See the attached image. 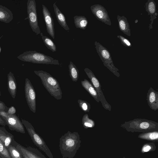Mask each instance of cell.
Instances as JSON below:
<instances>
[{"instance_id": "1", "label": "cell", "mask_w": 158, "mask_h": 158, "mask_svg": "<svg viewBox=\"0 0 158 158\" xmlns=\"http://www.w3.org/2000/svg\"><path fill=\"white\" fill-rule=\"evenodd\" d=\"M81 143L77 132L68 131L60 139L59 149L62 158H73L79 149Z\"/></svg>"}, {"instance_id": "2", "label": "cell", "mask_w": 158, "mask_h": 158, "mask_svg": "<svg viewBox=\"0 0 158 158\" xmlns=\"http://www.w3.org/2000/svg\"><path fill=\"white\" fill-rule=\"evenodd\" d=\"M34 72L40 78L43 86L52 96L57 100L61 99L62 93L56 78L43 70H35Z\"/></svg>"}, {"instance_id": "3", "label": "cell", "mask_w": 158, "mask_h": 158, "mask_svg": "<svg viewBox=\"0 0 158 158\" xmlns=\"http://www.w3.org/2000/svg\"><path fill=\"white\" fill-rule=\"evenodd\" d=\"M20 60L33 63L59 65L58 60L35 51H27L17 56Z\"/></svg>"}, {"instance_id": "4", "label": "cell", "mask_w": 158, "mask_h": 158, "mask_svg": "<svg viewBox=\"0 0 158 158\" xmlns=\"http://www.w3.org/2000/svg\"><path fill=\"white\" fill-rule=\"evenodd\" d=\"M121 126L131 131H151L158 129V123L151 120L137 118L125 122Z\"/></svg>"}, {"instance_id": "5", "label": "cell", "mask_w": 158, "mask_h": 158, "mask_svg": "<svg viewBox=\"0 0 158 158\" xmlns=\"http://www.w3.org/2000/svg\"><path fill=\"white\" fill-rule=\"evenodd\" d=\"M22 122L26 128L34 143L44 152L49 158H54L53 156L42 138L37 134L32 124L28 121L22 119Z\"/></svg>"}, {"instance_id": "6", "label": "cell", "mask_w": 158, "mask_h": 158, "mask_svg": "<svg viewBox=\"0 0 158 158\" xmlns=\"http://www.w3.org/2000/svg\"><path fill=\"white\" fill-rule=\"evenodd\" d=\"M95 48L104 65L117 77L120 76L119 70L114 65L110 53L107 49L99 42H94Z\"/></svg>"}, {"instance_id": "7", "label": "cell", "mask_w": 158, "mask_h": 158, "mask_svg": "<svg viewBox=\"0 0 158 158\" xmlns=\"http://www.w3.org/2000/svg\"><path fill=\"white\" fill-rule=\"evenodd\" d=\"M84 71L90 79L92 85L95 88L98 95L99 101L101 102L103 107L106 110L111 111V105L107 102L101 89L100 83L92 71L88 68H85Z\"/></svg>"}, {"instance_id": "8", "label": "cell", "mask_w": 158, "mask_h": 158, "mask_svg": "<svg viewBox=\"0 0 158 158\" xmlns=\"http://www.w3.org/2000/svg\"><path fill=\"white\" fill-rule=\"evenodd\" d=\"M28 19L32 31L36 35L40 34L41 31L39 26L36 6L35 0H28L27 2Z\"/></svg>"}, {"instance_id": "9", "label": "cell", "mask_w": 158, "mask_h": 158, "mask_svg": "<svg viewBox=\"0 0 158 158\" xmlns=\"http://www.w3.org/2000/svg\"><path fill=\"white\" fill-rule=\"evenodd\" d=\"M0 116L5 120L10 130L21 133H25L23 124L15 114H10L5 111H0Z\"/></svg>"}, {"instance_id": "10", "label": "cell", "mask_w": 158, "mask_h": 158, "mask_svg": "<svg viewBox=\"0 0 158 158\" xmlns=\"http://www.w3.org/2000/svg\"><path fill=\"white\" fill-rule=\"evenodd\" d=\"M24 90L28 105L30 110L35 113L36 109V94L33 86L28 78L25 79Z\"/></svg>"}, {"instance_id": "11", "label": "cell", "mask_w": 158, "mask_h": 158, "mask_svg": "<svg viewBox=\"0 0 158 158\" xmlns=\"http://www.w3.org/2000/svg\"><path fill=\"white\" fill-rule=\"evenodd\" d=\"M12 145L16 147L23 158H46L37 149L30 146L24 147L15 140Z\"/></svg>"}, {"instance_id": "12", "label": "cell", "mask_w": 158, "mask_h": 158, "mask_svg": "<svg viewBox=\"0 0 158 158\" xmlns=\"http://www.w3.org/2000/svg\"><path fill=\"white\" fill-rule=\"evenodd\" d=\"M90 8L93 14L98 20L107 25H111L109 15L104 6L96 4L91 6Z\"/></svg>"}, {"instance_id": "13", "label": "cell", "mask_w": 158, "mask_h": 158, "mask_svg": "<svg viewBox=\"0 0 158 158\" xmlns=\"http://www.w3.org/2000/svg\"><path fill=\"white\" fill-rule=\"evenodd\" d=\"M42 13L48 33L53 39H55V30L53 19L51 13L47 7L42 5Z\"/></svg>"}, {"instance_id": "14", "label": "cell", "mask_w": 158, "mask_h": 158, "mask_svg": "<svg viewBox=\"0 0 158 158\" xmlns=\"http://www.w3.org/2000/svg\"><path fill=\"white\" fill-rule=\"evenodd\" d=\"M146 100L149 107L152 110H158V92L150 87L147 94Z\"/></svg>"}, {"instance_id": "15", "label": "cell", "mask_w": 158, "mask_h": 158, "mask_svg": "<svg viewBox=\"0 0 158 158\" xmlns=\"http://www.w3.org/2000/svg\"><path fill=\"white\" fill-rule=\"evenodd\" d=\"M145 9L151 18V23L149 26L150 30L152 28L154 21L158 14L156 12V2L153 0H148L145 3Z\"/></svg>"}, {"instance_id": "16", "label": "cell", "mask_w": 158, "mask_h": 158, "mask_svg": "<svg viewBox=\"0 0 158 158\" xmlns=\"http://www.w3.org/2000/svg\"><path fill=\"white\" fill-rule=\"evenodd\" d=\"M0 139L6 148L12 145L14 141L13 135L9 132L3 127H0Z\"/></svg>"}, {"instance_id": "17", "label": "cell", "mask_w": 158, "mask_h": 158, "mask_svg": "<svg viewBox=\"0 0 158 158\" xmlns=\"http://www.w3.org/2000/svg\"><path fill=\"white\" fill-rule=\"evenodd\" d=\"M7 85L10 94L15 99L17 92V85L14 74L11 72H10L7 75Z\"/></svg>"}, {"instance_id": "18", "label": "cell", "mask_w": 158, "mask_h": 158, "mask_svg": "<svg viewBox=\"0 0 158 158\" xmlns=\"http://www.w3.org/2000/svg\"><path fill=\"white\" fill-rule=\"evenodd\" d=\"M53 6L58 23L65 30L68 31L70 30V29L67 23L64 15L56 6V2L53 3Z\"/></svg>"}, {"instance_id": "19", "label": "cell", "mask_w": 158, "mask_h": 158, "mask_svg": "<svg viewBox=\"0 0 158 158\" xmlns=\"http://www.w3.org/2000/svg\"><path fill=\"white\" fill-rule=\"evenodd\" d=\"M118 27L123 33L129 36H131V30L129 24L126 17L124 16L117 15Z\"/></svg>"}, {"instance_id": "20", "label": "cell", "mask_w": 158, "mask_h": 158, "mask_svg": "<svg viewBox=\"0 0 158 158\" xmlns=\"http://www.w3.org/2000/svg\"><path fill=\"white\" fill-rule=\"evenodd\" d=\"M13 14L8 8L0 5V21L6 23H10L13 19Z\"/></svg>"}, {"instance_id": "21", "label": "cell", "mask_w": 158, "mask_h": 158, "mask_svg": "<svg viewBox=\"0 0 158 158\" xmlns=\"http://www.w3.org/2000/svg\"><path fill=\"white\" fill-rule=\"evenodd\" d=\"M82 86L97 102L99 100L97 93L91 83L86 79L81 81Z\"/></svg>"}, {"instance_id": "22", "label": "cell", "mask_w": 158, "mask_h": 158, "mask_svg": "<svg viewBox=\"0 0 158 158\" xmlns=\"http://www.w3.org/2000/svg\"><path fill=\"white\" fill-rule=\"evenodd\" d=\"M75 25L77 28L82 30L86 29L88 24V21L84 16L75 15L73 17Z\"/></svg>"}, {"instance_id": "23", "label": "cell", "mask_w": 158, "mask_h": 158, "mask_svg": "<svg viewBox=\"0 0 158 158\" xmlns=\"http://www.w3.org/2000/svg\"><path fill=\"white\" fill-rule=\"evenodd\" d=\"M69 75L72 81L76 82L77 81L79 76V70L76 66L70 61L68 65Z\"/></svg>"}, {"instance_id": "24", "label": "cell", "mask_w": 158, "mask_h": 158, "mask_svg": "<svg viewBox=\"0 0 158 158\" xmlns=\"http://www.w3.org/2000/svg\"><path fill=\"white\" fill-rule=\"evenodd\" d=\"M40 34L44 43L47 48L52 52H56V46L52 40L49 37L44 35L41 32Z\"/></svg>"}, {"instance_id": "25", "label": "cell", "mask_w": 158, "mask_h": 158, "mask_svg": "<svg viewBox=\"0 0 158 158\" xmlns=\"http://www.w3.org/2000/svg\"><path fill=\"white\" fill-rule=\"evenodd\" d=\"M82 124L83 127L86 129L93 127L95 126L94 121L89 118L87 114H85L83 116L82 119Z\"/></svg>"}, {"instance_id": "26", "label": "cell", "mask_w": 158, "mask_h": 158, "mask_svg": "<svg viewBox=\"0 0 158 158\" xmlns=\"http://www.w3.org/2000/svg\"><path fill=\"white\" fill-rule=\"evenodd\" d=\"M7 149L11 158H23L15 146L10 145Z\"/></svg>"}, {"instance_id": "27", "label": "cell", "mask_w": 158, "mask_h": 158, "mask_svg": "<svg viewBox=\"0 0 158 158\" xmlns=\"http://www.w3.org/2000/svg\"><path fill=\"white\" fill-rule=\"evenodd\" d=\"M79 106L81 110L85 112H89L91 108L90 104L87 101L81 99L77 101Z\"/></svg>"}, {"instance_id": "28", "label": "cell", "mask_w": 158, "mask_h": 158, "mask_svg": "<svg viewBox=\"0 0 158 158\" xmlns=\"http://www.w3.org/2000/svg\"><path fill=\"white\" fill-rule=\"evenodd\" d=\"M0 158H11L7 149L0 139Z\"/></svg>"}, {"instance_id": "29", "label": "cell", "mask_w": 158, "mask_h": 158, "mask_svg": "<svg viewBox=\"0 0 158 158\" xmlns=\"http://www.w3.org/2000/svg\"><path fill=\"white\" fill-rule=\"evenodd\" d=\"M121 41L122 44L125 47H131V44L129 40L121 35H118L117 36Z\"/></svg>"}, {"instance_id": "30", "label": "cell", "mask_w": 158, "mask_h": 158, "mask_svg": "<svg viewBox=\"0 0 158 158\" xmlns=\"http://www.w3.org/2000/svg\"><path fill=\"white\" fill-rule=\"evenodd\" d=\"M158 133L157 131H154L148 133H147L143 135V137H149L151 139H154L158 138Z\"/></svg>"}, {"instance_id": "31", "label": "cell", "mask_w": 158, "mask_h": 158, "mask_svg": "<svg viewBox=\"0 0 158 158\" xmlns=\"http://www.w3.org/2000/svg\"><path fill=\"white\" fill-rule=\"evenodd\" d=\"M8 109L3 102L0 101V111L7 112Z\"/></svg>"}, {"instance_id": "32", "label": "cell", "mask_w": 158, "mask_h": 158, "mask_svg": "<svg viewBox=\"0 0 158 158\" xmlns=\"http://www.w3.org/2000/svg\"><path fill=\"white\" fill-rule=\"evenodd\" d=\"M16 112V110L14 106H11L9 108L7 112L10 114H15Z\"/></svg>"}, {"instance_id": "33", "label": "cell", "mask_w": 158, "mask_h": 158, "mask_svg": "<svg viewBox=\"0 0 158 158\" xmlns=\"http://www.w3.org/2000/svg\"><path fill=\"white\" fill-rule=\"evenodd\" d=\"M0 125L5 126L6 124L5 120L0 116Z\"/></svg>"}, {"instance_id": "34", "label": "cell", "mask_w": 158, "mask_h": 158, "mask_svg": "<svg viewBox=\"0 0 158 158\" xmlns=\"http://www.w3.org/2000/svg\"><path fill=\"white\" fill-rule=\"evenodd\" d=\"M151 147L149 146H147L145 147L143 149V150L145 152H147L149 151L151 149Z\"/></svg>"}, {"instance_id": "35", "label": "cell", "mask_w": 158, "mask_h": 158, "mask_svg": "<svg viewBox=\"0 0 158 158\" xmlns=\"http://www.w3.org/2000/svg\"><path fill=\"white\" fill-rule=\"evenodd\" d=\"M1 96V92H0V96Z\"/></svg>"}, {"instance_id": "36", "label": "cell", "mask_w": 158, "mask_h": 158, "mask_svg": "<svg viewBox=\"0 0 158 158\" xmlns=\"http://www.w3.org/2000/svg\"><path fill=\"white\" fill-rule=\"evenodd\" d=\"M0 51H1V48H0Z\"/></svg>"}, {"instance_id": "37", "label": "cell", "mask_w": 158, "mask_h": 158, "mask_svg": "<svg viewBox=\"0 0 158 158\" xmlns=\"http://www.w3.org/2000/svg\"><path fill=\"white\" fill-rule=\"evenodd\" d=\"M1 37H1L0 38V39H1Z\"/></svg>"}]
</instances>
